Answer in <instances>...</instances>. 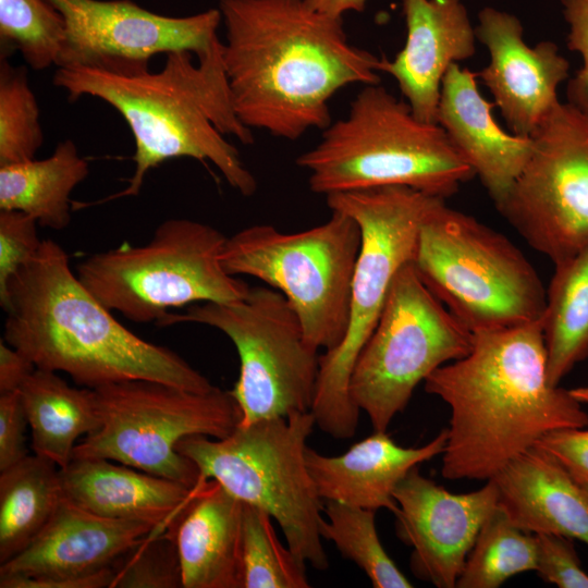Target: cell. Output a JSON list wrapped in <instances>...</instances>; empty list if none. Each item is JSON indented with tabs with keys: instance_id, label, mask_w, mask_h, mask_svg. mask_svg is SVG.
<instances>
[{
	"instance_id": "6da1fadb",
	"label": "cell",
	"mask_w": 588,
	"mask_h": 588,
	"mask_svg": "<svg viewBox=\"0 0 588 588\" xmlns=\"http://www.w3.org/2000/svg\"><path fill=\"white\" fill-rule=\"evenodd\" d=\"M222 58L235 112L249 128L294 140L331 124L329 101L380 83L382 59L350 44L342 19L304 0H220Z\"/></svg>"
},
{
	"instance_id": "7a4b0ae2",
	"label": "cell",
	"mask_w": 588,
	"mask_h": 588,
	"mask_svg": "<svg viewBox=\"0 0 588 588\" xmlns=\"http://www.w3.org/2000/svg\"><path fill=\"white\" fill-rule=\"evenodd\" d=\"M470 352L424 381L451 411L441 475L489 480L546 433L588 427V413L547 375L542 318L473 333Z\"/></svg>"
},
{
	"instance_id": "3957f363",
	"label": "cell",
	"mask_w": 588,
	"mask_h": 588,
	"mask_svg": "<svg viewBox=\"0 0 588 588\" xmlns=\"http://www.w3.org/2000/svg\"><path fill=\"white\" fill-rule=\"evenodd\" d=\"M53 84L71 101L83 96L103 100L122 115L134 137L135 169L128 185L93 205L138 195L150 169L181 157L211 162L243 196L256 192L255 176L225 139L231 135L244 145L254 142L235 112L220 39L199 57L185 50L167 53L156 73L58 68Z\"/></svg>"
},
{
	"instance_id": "277c9868",
	"label": "cell",
	"mask_w": 588,
	"mask_h": 588,
	"mask_svg": "<svg viewBox=\"0 0 588 588\" xmlns=\"http://www.w3.org/2000/svg\"><path fill=\"white\" fill-rule=\"evenodd\" d=\"M3 340L38 369L65 372L96 389L152 380L195 392L216 388L168 347L134 334L79 281L66 252L42 240L37 255L13 277Z\"/></svg>"
},
{
	"instance_id": "5b68a950",
	"label": "cell",
	"mask_w": 588,
	"mask_h": 588,
	"mask_svg": "<svg viewBox=\"0 0 588 588\" xmlns=\"http://www.w3.org/2000/svg\"><path fill=\"white\" fill-rule=\"evenodd\" d=\"M296 163L309 173L310 191L326 196L407 186L446 199L475 176L441 125L418 120L379 84L365 85L346 118Z\"/></svg>"
},
{
	"instance_id": "8992f818",
	"label": "cell",
	"mask_w": 588,
	"mask_h": 588,
	"mask_svg": "<svg viewBox=\"0 0 588 588\" xmlns=\"http://www.w3.org/2000/svg\"><path fill=\"white\" fill-rule=\"evenodd\" d=\"M330 210L351 216L362 233L353 275L346 333L319 356L311 413L316 425L335 439H350L360 409L350 395L356 359L376 328L393 278L413 260L419 229L442 197L407 186H382L326 196Z\"/></svg>"
},
{
	"instance_id": "52a82bcc",
	"label": "cell",
	"mask_w": 588,
	"mask_h": 588,
	"mask_svg": "<svg viewBox=\"0 0 588 588\" xmlns=\"http://www.w3.org/2000/svg\"><path fill=\"white\" fill-rule=\"evenodd\" d=\"M412 262L427 289L471 333L543 316L546 289L522 250L444 198L424 218Z\"/></svg>"
},
{
	"instance_id": "ba28073f",
	"label": "cell",
	"mask_w": 588,
	"mask_h": 588,
	"mask_svg": "<svg viewBox=\"0 0 588 588\" xmlns=\"http://www.w3.org/2000/svg\"><path fill=\"white\" fill-rule=\"evenodd\" d=\"M315 425L311 412L295 413L238 425L223 439L191 436L176 451L196 466L200 481L216 480L243 503L268 513L295 556L324 571L323 500L305 458Z\"/></svg>"
},
{
	"instance_id": "9c48e42d",
	"label": "cell",
	"mask_w": 588,
	"mask_h": 588,
	"mask_svg": "<svg viewBox=\"0 0 588 588\" xmlns=\"http://www.w3.org/2000/svg\"><path fill=\"white\" fill-rule=\"evenodd\" d=\"M226 240L207 223L168 219L147 244L95 253L78 264L76 275L109 310L133 322L157 323L171 309L248 295L252 287L222 266Z\"/></svg>"
},
{
	"instance_id": "30bf717a",
	"label": "cell",
	"mask_w": 588,
	"mask_h": 588,
	"mask_svg": "<svg viewBox=\"0 0 588 588\" xmlns=\"http://www.w3.org/2000/svg\"><path fill=\"white\" fill-rule=\"evenodd\" d=\"M311 229L284 233L254 224L228 237L224 270L249 275L281 292L294 309L307 343L330 351L343 340L362 233L351 216L331 210Z\"/></svg>"
},
{
	"instance_id": "8fae6325",
	"label": "cell",
	"mask_w": 588,
	"mask_h": 588,
	"mask_svg": "<svg viewBox=\"0 0 588 588\" xmlns=\"http://www.w3.org/2000/svg\"><path fill=\"white\" fill-rule=\"evenodd\" d=\"M99 428L85 436L72 458L110 460L187 486L196 466L176 451L191 436L223 439L241 413L230 391L195 392L152 380H128L91 389Z\"/></svg>"
},
{
	"instance_id": "7c38bea8",
	"label": "cell",
	"mask_w": 588,
	"mask_h": 588,
	"mask_svg": "<svg viewBox=\"0 0 588 588\" xmlns=\"http://www.w3.org/2000/svg\"><path fill=\"white\" fill-rule=\"evenodd\" d=\"M184 322L218 329L235 345L240 375L230 392L240 408L238 425L311 411L320 355L281 292L252 287L242 301L194 304L157 324Z\"/></svg>"
},
{
	"instance_id": "4fadbf2b",
	"label": "cell",
	"mask_w": 588,
	"mask_h": 588,
	"mask_svg": "<svg viewBox=\"0 0 588 588\" xmlns=\"http://www.w3.org/2000/svg\"><path fill=\"white\" fill-rule=\"evenodd\" d=\"M473 333L427 289L412 261L391 283L375 330L350 379V395L375 431H387L415 388L444 364L466 356Z\"/></svg>"
},
{
	"instance_id": "5bb4252c",
	"label": "cell",
	"mask_w": 588,
	"mask_h": 588,
	"mask_svg": "<svg viewBox=\"0 0 588 588\" xmlns=\"http://www.w3.org/2000/svg\"><path fill=\"white\" fill-rule=\"evenodd\" d=\"M498 211L555 265L588 242V115L560 102Z\"/></svg>"
},
{
	"instance_id": "9a60e30c",
	"label": "cell",
	"mask_w": 588,
	"mask_h": 588,
	"mask_svg": "<svg viewBox=\"0 0 588 588\" xmlns=\"http://www.w3.org/2000/svg\"><path fill=\"white\" fill-rule=\"evenodd\" d=\"M62 16L64 38L57 68H86L119 75L148 71L159 53L201 56L219 39L220 10L172 17L130 0H47Z\"/></svg>"
},
{
	"instance_id": "2e32d148",
	"label": "cell",
	"mask_w": 588,
	"mask_h": 588,
	"mask_svg": "<svg viewBox=\"0 0 588 588\" xmlns=\"http://www.w3.org/2000/svg\"><path fill=\"white\" fill-rule=\"evenodd\" d=\"M396 529L413 548L416 577L439 588H454L477 535L497 506L498 488L489 479L479 490L452 493L414 467L393 492Z\"/></svg>"
},
{
	"instance_id": "e0dca14e",
	"label": "cell",
	"mask_w": 588,
	"mask_h": 588,
	"mask_svg": "<svg viewBox=\"0 0 588 588\" xmlns=\"http://www.w3.org/2000/svg\"><path fill=\"white\" fill-rule=\"evenodd\" d=\"M478 20L476 38L488 48L490 62L476 75L512 132L530 137L560 105L558 87L568 77L569 63L552 41L528 46L513 14L488 7Z\"/></svg>"
},
{
	"instance_id": "ac0fdd59",
	"label": "cell",
	"mask_w": 588,
	"mask_h": 588,
	"mask_svg": "<svg viewBox=\"0 0 588 588\" xmlns=\"http://www.w3.org/2000/svg\"><path fill=\"white\" fill-rule=\"evenodd\" d=\"M155 531L149 524L102 517L62 498L35 539L0 564V575L84 577L113 566Z\"/></svg>"
},
{
	"instance_id": "d6986e66",
	"label": "cell",
	"mask_w": 588,
	"mask_h": 588,
	"mask_svg": "<svg viewBox=\"0 0 588 588\" xmlns=\"http://www.w3.org/2000/svg\"><path fill=\"white\" fill-rule=\"evenodd\" d=\"M406 41L381 72L397 82L414 115L437 123L443 76L452 63L475 54L476 33L461 0H402Z\"/></svg>"
},
{
	"instance_id": "ffe728a7",
	"label": "cell",
	"mask_w": 588,
	"mask_h": 588,
	"mask_svg": "<svg viewBox=\"0 0 588 588\" xmlns=\"http://www.w3.org/2000/svg\"><path fill=\"white\" fill-rule=\"evenodd\" d=\"M476 73L452 63L440 90L437 123L478 175L493 200L511 191L534 150V138L506 133L480 94Z\"/></svg>"
},
{
	"instance_id": "44dd1931",
	"label": "cell",
	"mask_w": 588,
	"mask_h": 588,
	"mask_svg": "<svg viewBox=\"0 0 588 588\" xmlns=\"http://www.w3.org/2000/svg\"><path fill=\"white\" fill-rule=\"evenodd\" d=\"M62 495L96 515L174 527L199 486L162 478L105 458H72L60 468Z\"/></svg>"
},
{
	"instance_id": "7402d4cb",
	"label": "cell",
	"mask_w": 588,
	"mask_h": 588,
	"mask_svg": "<svg viewBox=\"0 0 588 588\" xmlns=\"http://www.w3.org/2000/svg\"><path fill=\"white\" fill-rule=\"evenodd\" d=\"M448 428L419 448H404L387 431H375L354 443L343 454L327 456L307 446L306 465L323 501L393 514L397 504L393 492L404 477L419 464L444 452Z\"/></svg>"
},
{
	"instance_id": "603a6c76",
	"label": "cell",
	"mask_w": 588,
	"mask_h": 588,
	"mask_svg": "<svg viewBox=\"0 0 588 588\" xmlns=\"http://www.w3.org/2000/svg\"><path fill=\"white\" fill-rule=\"evenodd\" d=\"M498 504L519 528L588 544V491L548 452L534 445L491 478Z\"/></svg>"
},
{
	"instance_id": "cb8c5ba5",
	"label": "cell",
	"mask_w": 588,
	"mask_h": 588,
	"mask_svg": "<svg viewBox=\"0 0 588 588\" xmlns=\"http://www.w3.org/2000/svg\"><path fill=\"white\" fill-rule=\"evenodd\" d=\"M243 502L204 481L175 526L182 588H241Z\"/></svg>"
},
{
	"instance_id": "d4e9b609",
	"label": "cell",
	"mask_w": 588,
	"mask_h": 588,
	"mask_svg": "<svg viewBox=\"0 0 588 588\" xmlns=\"http://www.w3.org/2000/svg\"><path fill=\"white\" fill-rule=\"evenodd\" d=\"M19 393L32 430L34 454L59 468L68 466L77 440L100 425L91 389L71 387L57 372L36 368Z\"/></svg>"
},
{
	"instance_id": "484cf974",
	"label": "cell",
	"mask_w": 588,
	"mask_h": 588,
	"mask_svg": "<svg viewBox=\"0 0 588 588\" xmlns=\"http://www.w3.org/2000/svg\"><path fill=\"white\" fill-rule=\"evenodd\" d=\"M88 173L75 143L62 140L48 158L0 167V210L22 211L38 225L62 230L71 220L70 195Z\"/></svg>"
},
{
	"instance_id": "4316f807",
	"label": "cell",
	"mask_w": 588,
	"mask_h": 588,
	"mask_svg": "<svg viewBox=\"0 0 588 588\" xmlns=\"http://www.w3.org/2000/svg\"><path fill=\"white\" fill-rule=\"evenodd\" d=\"M542 330L552 385L588 357V242L554 265L546 289Z\"/></svg>"
},
{
	"instance_id": "83f0119b",
	"label": "cell",
	"mask_w": 588,
	"mask_h": 588,
	"mask_svg": "<svg viewBox=\"0 0 588 588\" xmlns=\"http://www.w3.org/2000/svg\"><path fill=\"white\" fill-rule=\"evenodd\" d=\"M60 468L33 454L0 471V564L23 551L62 500Z\"/></svg>"
},
{
	"instance_id": "f1b7e54d",
	"label": "cell",
	"mask_w": 588,
	"mask_h": 588,
	"mask_svg": "<svg viewBox=\"0 0 588 588\" xmlns=\"http://www.w3.org/2000/svg\"><path fill=\"white\" fill-rule=\"evenodd\" d=\"M535 535L516 526L499 505L483 522L456 581L458 588H498L509 578L535 571Z\"/></svg>"
},
{
	"instance_id": "f546056e",
	"label": "cell",
	"mask_w": 588,
	"mask_h": 588,
	"mask_svg": "<svg viewBox=\"0 0 588 588\" xmlns=\"http://www.w3.org/2000/svg\"><path fill=\"white\" fill-rule=\"evenodd\" d=\"M321 536L333 542L344 559L354 562L375 588L413 585L384 550L376 528V511L326 501Z\"/></svg>"
},
{
	"instance_id": "4dcf8cb0",
	"label": "cell",
	"mask_w": 588,
	"mask_h": 588,
	"mask_svg": "<svg viewBox=\"0 0 588 588\" xmlns=\"http://www.w3.org/2000/svg\"><path fill=\"white\" fill-rule=\"evenodd\" d=\"M271 519L261 509L243 503L241 588H309L306 563L283 547Z\"/></svg>"
},
{
	"instance_id": "1f68e13d",
	"label": "cell",
	"mask_w": 588,
	"mask_h": 588,
	"mask_svg": "<svg viewBox=\"0 0 588 588\" xmlns=\"http://www.w3.org/2000/svg\"><path fill=\"white\" fill-rule=\"evenodd\" d=\"M63 38V19L47 0H0L1 58L19 51L44 70L56 65Z\"/></svg>"
},
{
	"instance_id": "d6a6232c",
	"label": "cell",
	"mask_w": 588,
	"mask_h": 588,
	"mask_svg": "<svg viewBox=\"0 0 588 588\" xmlns=\"http://www.w3.org/2000/svg\"><path fill=\"white\" fill-rule=\"evenodd\" d=\"M44 142L40 112L25 66L0 63V167L35 159Z\"/></svg>"
},
{
	"instance_id": "836d02e7",
	"label": "cell",
	"mask_w": 588,
	"mask_h": 588,
	"mask_svg": "<svg viewBox=\"0 0 588 588\" xmlns=\"http://www.w3.org/2000/svg\"><path fill=\"white\" fill-rule=\"evenodd\" d=\"M110 588H177L181 571L173 537L155 531L115 564Z\"/></svg>"
},
{
	"instance_id": "e575fe53",
	"label": "cell",
	"mask_w": 588,
	"mask_h": 588,
	"mask_svg": "<svg viewBox=\"0 0 588 588\" xmlns=\"http://www.w3.org/2000/svg\"><path fill=\"white\" fill-rule=\"evenodd\" d=\"M37 221L16 210L0 211V304L8 306L9 284L13 277L38 253L41 242Z\"/></svg>"
},
{
	"instance_id": "d590c367",
	"label": "cell",
	"mask_w": 588,
	"mask_h": 588,
	"mask_svg": "<svg viewBox=\"0 0 588 588\" xmlns=\"http://www.w3.org/2000/svg\"><path fill=\"white\" fill-rule=\"evenodd\" d=\"M537 543L536 572L546 583L559 588H588L574 539L555 534H534Z\"/></svg>"
},
{
	"instance_id": "8d00e7d4",
	"label": "cell",
	"mask_w": 588,
	"mask_h": 588,
	"mask_svg": "<svg viewBox=\"0 0 588 588\" xmlns=\"http://www.w3.org/2000/svg\"><path fill=\"white\" fill-rule=\"evenodd\" d=\"M569 26L568 48L580 54L583 66L567 84V102L588 115V0H562Z\"/></svg>"
},
{
	"instance_id": "74e56055",
	"label": "cell",
	"mask_w": 588,
	"mask_h": 588,
	"mask_svg": "<svg viewBox=\"0 0 588 588\" xmlns=\"http://www.w3.org/2000/svg\"><path fill=\"white\" fill-rule=\"evenodd\" d=\"M536 446L553 456L588 491V428H563L542 436Z\"/></svg>"
},
{
	"instance_id": "f35d334b",
	"label": "cell",
	"mask_w": 588,
	"mask_h": 588,
	"mask_svg": "<svg viewBox=\"0 0 588 588\" xmlns=\"http://www.w3.org/2000/svg\"><path fill=\"white\" fill-rule=\"evenodd\" d=\"M27 417L19 391L0 393V471L28 455Z\"/></svg>"
},
{
	"instance_id": "ab89813d",
	"label": "cell",
	"mask_w": 588,
	"mask_h": 588,
	"mask_svg": "<svg viewBox=\"0 0 588 588\" xmlns=\"http://www.w3.org/2000/svg\"><path fill=\"white\" fill-rule=\"evenodd\" d=\"M114 576V565L78 578L0 575V588H110Z\"/></svg>"
},
{
	"instance_id": "60d3db41",
	"label": "cell",
	"mask_w": 588,
	"mask_h": 588,
	"mask_svg": "<svg viewBox=\"0 0 588 588\" xmlns=\"http://www.w3.org/2000/svg\"><path fill=\"white\" fill-rule=\"evenodd\" d=\"M35 369L26 355L0 340V393L19 391Z\"/></svg>"
},
{
	"instance_id": "b9f144b4",
	"label": "cell",
	"mask_w": 588,
	"mask_h": 588,
	"mask_svg": "<svg viewBox=\"0 0 588 588\" xmlns=\"http://www.w3.org/2000/svg\"><path fill=\"white\" fill-rule=\"evenodd\" d=\"M313 10L332 17L342 19L346 12H362L367 0H304Z\"/></svg>"
},
{
	"instance_id": "7bdbcfd3",
	"label": "cell",
	"mask_w": 588,
	"mask_h": 588,
	"mask_svg": "<svg viewBox=\"0 0 588 588\" xmlns=\"http://www.w3.org/2000/svg\"><path fill=\"white\" fill-rule=\"evenodd\" d=\"M569 393L581 404H588V385L569 390Z\"/></svg>"
}]
</instances>
